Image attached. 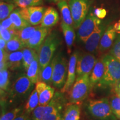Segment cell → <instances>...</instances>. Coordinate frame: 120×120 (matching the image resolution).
<instances>
[{
    "mask_svg": "<svg viewBox=\"0 0 120 120\" xmlns=\"http://www.w3.org/2000/svg\"><path fill=\"white\" fill-rule=\"evenodd\" d=\"M100 24H101L100 19L94 15L92 9L90 8L85 20L78 29L77 35L79 38L83 42H86L88 37Z\"/></svg>",
    "mask_w": 120,
    "mask_h": 120,
    "instance_id": "52a82bcc",
    "label": "cell"
},
{
    "mask_svg": "<svg viewBox=\"0 0 120 120\" xmlns=\"http://www.w3.org/2000/svg\"><path fill=\"white\" fill-rule=\"evenodd\" d=\"M57 120H64V118H63L61 117V118H60V119H58Z\"/></svg>",
    "mask_w": 120,
    "mask_h": 120,
    "instance_id": "bcb514c9",
    "label": "cell"
},
{
    "mask_svg": "<svg viewBox=\"0 0 120 120\" xmlns=\"http://www.w3.org/2000/svg\"><path fill=\"white\" fill-rule=\"evenodd\" d=\"M53 68L52 77V83L57 88H62L67 79V62L66 58L58 54L53 58Z\"/></svg>",
    "mask_w": 120,
    "mask_h": 120,
    "instance_id": "5b68a950",
    "label": "cell"
},
{
    "mask_svg": "<svg viewBox=\"0 0 120 120\" xmlns=\"http://www.w3.org/2000/svg\"><path fill=\"white\" fill-rule=\"evenodd\" d=\"M21 110V108H16L8 112L3 113L1 115L0 120H13L17 116Z\"/></svg>",
    "mask_w": 120,
    "mask_h": 120,
    "instance_id": "e575fe53",
    "label": "cell"
},
{
    "mask_svg": "<svg viewBox=\"0 0 120 120\" xmlns=\"http://www.w3.org/2000/svg\"><path fill=\"white\" fill-rule=\"evenodd\" d=\"M61 28L62 30V32L64 34V40L66 43L67 47V51L68 53H70L71 52L72 45L74 42L75 39V33L73 30V27L67 25L62 22L61 24Z\"/></svg>",
    "mask_w": 120,
    "mask_h": 120,
    "instance_id": "ffe728a7",
    "label": "cell"
},
{
    "mask_svg": "<svg viewBox=\"0 0 120 120\" xmlns=\"http://www.w3.org/2000/svg\"><path fill=\"white\" fill-rule=\"evenodd\" d=\"M53 60L52 59L47 65L41 71L40 79L42 82H44L48 85H50L52 83V77L53 73Z\"/></svg>",
    "mask_w": 120,
    "mask_h": 120,
    "instance_id": "d4e9b609",
    "label": "cell"
},
{
    "mask_svg": "<svg viewBox=\"0 0 120 120\" xmlns=\"http://www.w3.org/2000/svg\"><path fill=\"white\" fill-rule=\"evenodd\" d=\"M94 15L99 19H103L107 15V11L103 8H97L94 10Z\"/></svg>",
    "mask_w": 120,
    "mask_h": 120,
    "instance_id": "f35d334b",
    "label": "cell"
},
{
    "mask_svg": "<svg viewBox=\"0 0 120 120\" xmlns=\"http://www.w3.org/2000/svg\"><path fill=\"white\" fill-rule=\"evenodd\" d=\"M57 7L61 12L63 20L62 22L73 27V21L71 12L66 0H63L57 2Z\"/></svg>",
    "mask_w": 120,
    "mask_h": 120,
    "instance_id": "44dd1931",
    "label": "cell"
},
{
    "mask_svg": "<svg viewBox=\"0 0 120 120\" xmlns=\"http://www.w3.org/2000/svg\"><path fill=\"white\" fill-rule=\"evenodd\" d=\"M79 53L77 51L73 52V53L70 57V61L68 62V73L66 83L64 87L61 88V92L62 93L68 92L70 91L75 83V79H76V64Z\"/></svg>",
    "mask_w": 120,
    "mask_h": 120,
    "instance_id": "30bf717a",
    "label": "cell"
},
{
    "mask_svg": "<svg viewBox=\"0 0 120 120\" xmlns=\"http://www.w3.org/2000/svg\"><path fill=\"white\" fill-rule=\"evenodd\" d=\"M0 35L1 38L4 39L6 42H8L17 35V30L6 29L0 26Z\"/></svg>",
    "mask_w": 120,
    "mask_h": 120,
    "instance_id": "d6a6232c",
    "label": "cell"
},
{
    "mask_svg": "<svg viewBox=\"0 0 120 120\" xmlns=\"http://www.w3.org/2000/svg\"><path fill=\"white\" fill-rule=\"evenodd\" d=\"M68 4L73 21V27L79 28L89 12L91 0H69Z\"/></svg>",
    "mask_w": 120,
    "mask_h": 120,
    "instance_id": "8992f818",
    "label": "cell"
},
{
    "mask_svg": "<svg viewBox=\"0 0 120 120\" xmlns=\"http://www.w3.org/2000/svg\"><path fill=\"white\" fill-rule=\"evenodd\" d=\"M116 36V31L113 26H109L102 36L98 46L99 51L104 53L112 47Z\"/></svg>",
    "mask_w": 120,
    "mask_h": 120,
    "instance_id": "9a60e30c",
    "label": "cell"
},
{
    "mask_svg": "<svg viewBox=\"0 0 120 120\" xmlns=\"http://www.w3.org/2000/svg\"><path fill=\"white\" fill-rule=\"evenodd\" d=\"M87 109L93 117L100 120H107L113 117L109 100L107 98L91 100L87 105Z\"/></svg>",
    "mask_w": 120,
    "mask_h": 120,
    "instance_id": "277c9868",
    "label": "cell"
},
{
    "mask_svg": "<svg viewBox=\"0 0 120 120\" xmlns=\"http://www.w3.org/2000/svg\"><path fill=\"white\" fill-rule=\"evenodd\" d=\"M46 1H48L49 2H53V3H56V2H58L61 1H63V0H46Z\"/></svg>",
    "mask_w": 120,
    "mask_h": 120,
    "instance_id": "f6af8a7d",
    "label": "cell"
},
{
    "mask_svg": "<svg viewBox=\"0 0 120 120\" xmlns=\"http://www.w3.org/2000/svg\"><path fill=\"white\" fill-rule=\"evenodd\" d=\"M110 54L120 61V34L115 40L111 49Z\"/></svg>",
    "mask_w": 120,
    "mask_h": 120,
    "instance_id": "836d02e7",
    "label": "cell"
},
{
    "mask_svg": "<svg viewBox=\"0 0 120 120\" xmlns=\"http://www.w3.org/2000/svg\"><path fill=\"white\" fill-rule=\"evenodd\" d=\"M24 48H25V47L23 43L21 41L19 36L16 35L11 40L7 42L5 50L8 53H10V52L21 50V49H23Z\"/></svg>",
    "mask_w": 120,
    "mask_h": 120,
    "instance_id": "4316f807",
    "label": "cell"
},
{
    "mask_svg": "<svg viewBox=\"0 0 120 120\" xmlns=\"http://www.w3.org/2000/svg\"><path fill=\"white\" fill-rule=\"evenodd\" d=\"M61 118V115L60 111H55L45 115L40 120H57Z\"/></svg>",
    "mask_w": 120,
    "mask_h": 120,
    "instance_id": "8d00e7d4",
    "label": "cell"
},
{
    "mask_svg": "<svg viewBox=\"0 0 120 120\" xmlns=\"http://www.w3.org/2000/svg\"><path fill=\"white\" fill-rule=\"evenodd\" d=\"M15 4L1 1L0 2V20L6 19L10 16L12 12L14 10Z\"/></svg>",
    "mask_w": 120,
    "mask_h": 120,
    "instance_id": "f1b7e54d",
    "label": "cell"
},
{
    "mask_svg": "<svg viewBox=\"0 0 120 120\" xmlns=\"http://www.w3.org/2000/svg\"><path fill=\"white\" fill-rule=\"evenodd\" d=\"M118 86H120V83H119V85H118Z\"/></svg>",
    "mask_w": 120,
    "mask_h": 120,
    "instance_id": "c3c4849f",
    "label": "cell"
},
{
    "mask_svg": "<svg viewBox=\"0 0 120 120\" xmlns=\"http://www.w3.org/2000/svg\"><path fill=\"white\" fill-rule=\"evenodd\" d=\"M91 89L90 76H85L76 78L74 84L70 91V102L71 103H79L87 97Z\"/></svg>",
    "mask_w": 120,
    "mask_h": 120,
    "instance_id": "3957f363",
    "label": "cell"
},
{
    "mask_svg": "<svg viewBox=\"0 0 120 120\" xmlns=\"http://www.w3.org/2000/svg\"><path fill=\"white\" fill-rule=\"evenodd\" d=\"M81 109L78 103H71L66 108L64 120H79Z\"/></svg>",
    "mask_w": 120,
    "mask_h": 120,
    "instance_id": "603a6c76",
    "label": "cell"
},
{
    "mask_svg": "<svg viewBox=\"0 0 120 120\" xmlns=\"http://www.w3.org/2000/svg\"><path fill=\"white\" fill-rule=\"evenodd\" d=\"M9 72L8 68H5L1 70L0 72V89L1 94L6 91L8 89L10 79H9Z\"/></svg>",
    "mask_w": 120,
    "mask_h": 120,
    "instance_id": "f546056e",
    "label": "cell"
},
{
    "mask_svg": "<svg viewBox=\"0 0 120 120\" xmlns=\"http://www.w3.org/2000/svg\"><path fill=\"white\" fill-rule=\"evenodd\" d=\"M114 90H115V92L116 93V94L120 97V86L117 85V86L115 87H114Z\"/></svg>",
    "mask_w": 120,
    "mask_h": 120,
    "instance_id": "7bdbcfd3",
    "label": "cell"
},
{
    "mask_svg": "<svg viewBox=\"0 0 120 120\" xmlns=\"http://www.w3.org/2000/svg\"><path fill=\"white\" fill-rule=\"evenodd\" d=\"M1 1H3V2H5L7 3H10V4H16L13 0H1Z\"/></svg>",
    "mask_w": 120,
    "mask_h": 120,
    "instance_id": "ee69618b",
    "label": "cell"
},
{
    "mask_svg": "<svg viewBox=\"0 0 120 120\" xmlns=\"http://www.w3.org/2000/svg\"><path fill=\"white\" fill-rule=\"evenodd\" d=\"M23 62V51L8 53L7 58V67L11 70H15L19 68Z\"/></svg>",
    "mask_w": 120,
    "mask_h": 120,
    "instance_id": "ac0fdd59",
    "label": "cell"
},
{
    "mask_svg": "<svg viewBox=\"0 0 120 120\" xmlns=\"http://www.w3.org/2000/svg\"><path fill=\"white\" fill-rule=\"evenodd\" d=\"M40 68L41 67L40 65L38 56L37 54L27 70V76L30 79L33 84L36 83L38 81L41 71Z\"/></svg>",
    "mask_w": 120,
    "mask_h": 120,
    "instance_id": "d6986e66",
    "label": "cell"
},
{
    "mask_svg": "<svg viewBox=\"0 0 120 120\" xmlns=\"http://www.w3.org/2000/svg\"><path fill=\"white\" fill-rule=\"evenodd\" d=\"M9 17L11 19L12 22L14 25L15 30L19 31L26 27L28 26H30V23L22 17L19 12V9L17 8L14 10L10 14Z\"/></svg>",
    "mask_w": 120,
    "mask_h": 120,
    "instance_id": "7402d4cb",
    "label": "cell"
},
{
    "mask_svg": "<svg viewBox=\"0 0 120 120\" xmlns=\"http://www.w3.org/2000/svg\"><path fill=\"white\" fill-rule=\"evenodd\" d=\"M105 71V66L102 58L97 60L90 76L91 88L96 85H99L102 79Z\"/></svg>",
    "mask_w": 120,
    "mask_h": 120,
    "instance_id": "2e32d148",
    "label": "cell"
},
{
    "mask_svg": "<svg viewBox=\"0 0 120 120\" xmlns=\"http://www.w3.org/2000/svg\"><path fill=\"white\" fill-rule=\"evenodd\" d=\"M113 27L115 28V30H116V32L119 33L120 34V20L114 25Z\"/></svg>",
    "mask_w": 120,
    "mask_h": 120,
    "instance_id": "b9f144b4",
    "label": "cell"
},
{
    "mask_svg": "<svg viewBox=\"0 0 120 120\" xmlns=\"http://www.w3.org/2000/svg\"><path fill=\"white\" fill-rule=\"evenodd\" d=\"M97 61V59L92 53L79 55L76 64V78L85 75L90 76Z\"/></svg>",
    "mask_w": 120,
    "mask_h": 120,
    "instance_id": "ba28073f",
    "label": "cell"
},
{
    "mask_svg": "<svg viewBox=\"0 0 120 120\" xmlns=\"http://www.w3.org/2000/svg\"><path fill=\"white\" fill-rule=\"evenodd\" d=\"M22 51H23L22 65H23L25 70L27 71L30 65L36 56L37 53L36 52V51H35L34 49L28 47L24 48L23 49H22Z\"/></svg>",
    "mask_w": 120,
    "mask_h": 120,
    "instance_id": "484cf974",
    "label": "cell"
},
{
    "mask_svg": "<svg viewBox=\"0 0 120 120\" xmlns=\"http://www.w3.org/2000/svg\"><path fill=\"white\" fill-rule=\"evenodd\" d=\"M49 31V28L39 26L26 43V47L34 49L37 52L38 51L39 48L47 36Z\"/></svg>",
    "mask_w": 120,
    "mask_h": 120,
    "instance_id": "5bb4252c",
    "label": "cell"
},
{
    "mask_svg": "<svg viewBox=\"0 0 120 120\" xmlns=\"http://www.w3.org/2000/svg\"><path fill=\"white\" fill-rule=\"evenodd\" d=\"M13 1H14V2H15V4H16V1H17V0H13Z\"/></svg>",
    "mask_w": 120,
    "mask_h": 120,
    "instance_id": "7dc6e473",
    "label": "cell"
},
{
    "mask_svg": "<svg viewBox=\"0 0 120 120\" xmlns=\"http://www.w3.org/2000/svg\"><path fill=\"white\" fill-rule=\"evenodd\" d=\"M35 88L38 94L39 105L46 106L53 98L55 88L42 81L37 82Z\"/></svg>",
    "mask_w": 120,
    "mask_h": 120,
    "instance_id": "4fadbf2b",
    "label": "cell"
},
{
    "mask_svg": "<svg viewBox=\"0 0 120 120\" xmlns=\"http://www.w3.org/2000/svg\"><path fill=\"white\" fill-rule=\"evenodd\" d=\"M7 42L3 39L2 38H0V49H5L6 47Z\"/></svg>",
    "mask_w": 120,
    "mask_h": 120,
    "instance_id": "60d3db41",
    "label": "cell"
},
{
    "mask_svg": "<svg viewBox=\"0 0 120 120\" xmlns=\"http://www.w3.org/2000/svg\"><path fill=\"white\" fill-rule=\"evenodd\" d=\"M27 113H22L21 115H19L13 120H31Z\"/></svg>",
    "mask_w": 120,
    "mask_h": 120,
    "instance_id": "ab89813d",
    "label": "cell"
},
{
    "mask_svg": "<svg viewBox=\"0 0 120 120\" xmlns=\"http://www.w3.org/2000/svg\"><path fill=\"white\" fill-rule=\"evenodd\" d=\"M39 105V96L36 88L30 94L27 102L25 105V109L27 113H30Z\"/></svg>",
    "mask_w": 120,
    "mask_h": 120,
    "instance_id": "83f0119b",
    "label": "cell"
},
{
    "mask_svg": "<svg viewBox=\"0 0 120 120\" xmlns=\"http://www.w3.org/2000/svg\"><path fill=\"white\" fill-rule=\"evenodd\" d=\"M109 102L113 115L120 120V97L115 92L111 97Z\"/></svg>",
    "mask_w": 120,
    "mask_h": 120,
    "instance_id": "4dcf8cb0",
    "label": "cell"
},
{
    "mask_svg": "<svg viewBox=\"0 0 120 120\" xmlns=\"http://www.w3.org/2000/svg\"><path fill=\"white\" fill-rule=\"evenodd\" d=\"M43 4V0H17L16 4L20 8L28 7L39 6Z\"/></svg>",
    "mask_w": 120,
    "mask_h": 120,
    "instance_id": "1f68e13d",
    "label": "cell"
},
{
    "mask_svg": "<svg viewBox=\"0 0 120 120\" xmlns=\"http://www.w3.org/2000/svg\"><path fill=\"white\" fill-rule=\"evenodd\" d=\"M32 84L27 75H21L12 85L10 94L13 97L25 94L30 90Z\"/></svg>",
    "mask_w": 120,
    "mask_h": 120,
    "instance_id": "7c38bea8",
    "label": "cell"
},
{
    "mask_svg": "<svg viewBox=\"0 0 120 120\" xmlns=\"http://www.w3.org/2000/svg\"><path fill=\"white\" fill-rule=\"evenodd\" d=\"M39 26H28L26 27L22 28V29L17 31V35L19 36L21 41L23 43L24 46L26 47V43H27L30 38L32 36L34 32L36 31Z\"/></svg>",
    "mask_w": 120,
    "mask_h": 120,
    "instance_id": "cb8c5ba5",
    "label": "cell"
},
{
    "mask_svg": "<svg viewBox=\"0 0 120 120\" xmlns=\"http://www.w3.org/2000/svg\"><path fill=\"white\" fill-rule=\"evenodd\" d=\"M102 58L105 64V71L98 85L115 87L120 83V61L111 54L105 55Z\"/></svg>",
    "mask_w": 120,
    "mask_h": 120,
    "instance_id": "6da1fadb",
    "label": "cell"
},
{
    "mask_svg": "<svg viewBox=\"0 0 120 120\" xmlns=\"http://www.w3.org/2000/svg\"><path fill=\"white\" fill-rule=\"evenodd\" d=\"M8 52L5 49L0 50V70L8 68L7 66V58Z\"/></svg>",
    "mask_w": 120,
    "mask_h": 120,
    "instance_id": "d590c367",
    "label": "cell"
},
{
    "mask_svg": "<svg viewBox=\"0 0 120 120\" xmlns=\"http://www.w3.org/2000/svg\"><path fill=\"white\" fill-rule=\"evenodd\" d=\"M0 26L4 28H6V29L15 30L14 25H13L11 19L9 17L2 20V21H1Z\"/></svg>",
    "mask_w": 120,
    "mask_h": 120,
    "instance_id": "74e56055",
    "label": "cell"
},
{
    "mask_svg": "<svg viewBox=\"0 0 120 120\" xmlns=\"http://www.w3.org/2000/svg\"><path fill=\"white\" fill-rule=\"evenodd\" d=\"M60 42L61 40L56 32L51 33L45 38L37 52L41 70L44 68L51 61L52 56L60 45Z\"/></svg>",
    "mask_w": 120,
    "mask_h": 120,
    "instance_id": "7a4b0ae2",
    "label": "cell"
},
{
    "mask_svg": "<svg viewBox=\"0 0 120 120\" xmlns=\"http://www.w3.org/2000/svg\"><path fill=\"white\" fill-rule=\"evenodd\" d=\"M59 15L55 8L49 7L46 9L40 26L50 28L56 25L59 21Z\"/></svg>",
    "mask_w": 120,
    "mask_h": 120,
    "instance_id": "e0dca14e",
    "label": "cell"
},
{
    "mask_svg": "<svg viewBox=\"0 0 120 120\" xmlns=\"http://www.w3.org/2000/svg\"><path fill=\"white\" fill-rule=\"evenodd\" d=\"M46 8L42 6H32L19 9L21 15L30 25H41Z\"/></svg>",
    "mask_w": 120,
    "mask_h": 120,
    "instance_id": "9c48e42d",
    "label": "cell"
},
{
    "mask_svg": "<svg viewBox=\"0 0 120 120\" xmlns=\"http://www.w3.org/2000/svg\"><path fill=\"white\" fill-rule=\"evenodd\" d=\"M106 26L101 23L88 37L85 42V49L90 53H94L98 49L102 36L106 31Z\"/></svg>",
    "mask_w": 120,
    "mask_h": 120,
    "instance_id": "8fae6325",
    "label": "cell"
}]
</instances>
